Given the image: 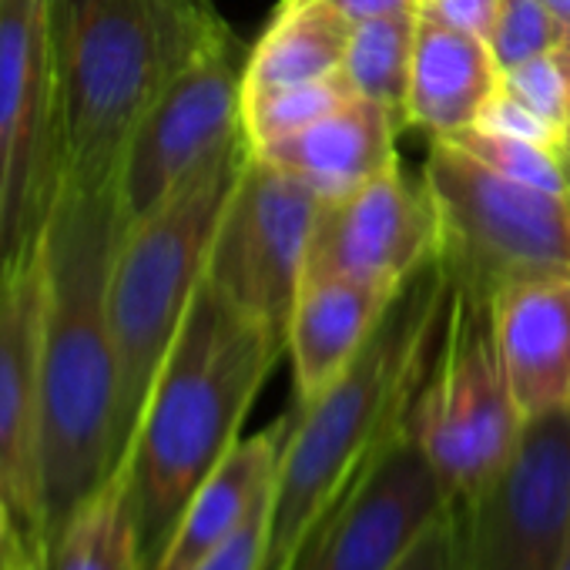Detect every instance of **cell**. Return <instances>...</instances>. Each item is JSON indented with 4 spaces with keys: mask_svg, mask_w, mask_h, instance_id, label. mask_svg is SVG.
<instances>
[{
    "mask_svg": "<svg viewBox=\"0 0 570 570\" xmlns=\"http://www.w3.org/2000/svg\"><path fill=\"white\" fill-rule=\"evenodd\" d=\"M433 255L436 218L423 181L413 185L393 161L356 191L320 205L303 278L346 275L403 285Z\"/></svg>",
    "mask_w": 570,
    "mask_h": 570,
    "instance_id": "cell-13",
    "label": "cell"
},
{
    "mask_svg": "<svg viewBox=\"0 0 570 570\" xmlns=\"http://www.w3.org/2000/svg\"><path fill=\"white\" fill-rule=\"evenodd\" d=\"M61 191L45 0H0V289L31 272Z\"/></svg>",
    "mask_w": 570,
    "mask_h": 570,
    "instance_id": "cell-8",
    "label": "cell"
},
{
    "mask_svg": "<svg viewBox=\"0 0 570 570\" xmlns=\"http://www.w3.org/2000/svg\"><path fill=\"white\" fill-rule=\"evenodd\" d=\"M333 8H340L353 24L373 21V18H393V14H410L420 8V0H330Z\"/></svg>",
    "mask_w": 570,
    "mask_h": 570,
    "instance_id": "cell-31",
    "label": "cell"
},
{
    "mask_svg": "<svg viewBox=\"0 0 570 570\" xmlns=\"http://www.w3.org/2000/svg\"><path fill=\"white\" fill-rule=\"evenodd\" d=\"M463 507V570H560L570 547V410L530 416Z\"/></svg>",
    "mask_w": 570,
    "mask_h": 570,
    "instance_id": "cell-10",
    "label": "cell"
},
{
    "mask_svg": "<svg viewBox=\"0 0 570 570\" xmlns=\"http://www.w3.org/2000/svg\"><path fill=\"white\" fill-rule=\"evenodd\" d=\"M420 4H426V0H420Z\"/></svg>",
    "mask_w": 570,
    "mask_h": 570,
    "instance_id": "cell-39",
    "label": "cell"
},
{
    "mask_svg": "<svg viewBox=\"0 0 570 570\" xmlns=\"http://www.w3.org/2000/svg\"><path fill=\"white\" fill-rule=\"evenodd\" d=\"M61 185H118L128 141L175 75L228 24L215 0H45Z\"/></svg>",
    "mask_w": 570,
    "mask_h": 570,
    "instance_id": "cell-4",
    "label": "cell"
},
{
    "mask_svg": "<svg viewBox=\"0 0 570 570\" xmlns=\"http://www.w3.org/2000/svg\"><path fill=\"white\" fill-rule=\"evenodd\" d=\"M396 293L400 285L346 275H309L299 282L289 330H285L296 406L313 403L353 363Z\"/></svg>",
    "mask_w": 570,
    "mask_h": 570,
    "instance_id": "cell-16",
    "label": "cell"
},
{
    "mask_svg": "<svg viewBox=\"0 0 570 570\" xmlns=\"http://www.w3.org/2000/svg\"><path fill=\"white\" fill-rule=\"evenodd\" d=\"M21 527H18V517L14 510L8 507V500L0 497V570H11L14 563V553L21 547Z\"/></svg>",
    "mask_w": 570,
    "mask_h": 570,
    "instance_id": "cell-32",
    "label": "cell"
},
{
    "mask_svg": "<svg viewBox=\"0 0 570 570\" xmlns=\"http://www.w3.org/2000/svg\"><path fill=\"white\" fill-rule=\"evenodd\" d=\"M121 238L118 185H61L41 245L38 537L41 557L121 463L118 353L108 285Z\"/></svg>",
    "mask_w": 570,
    "mask_h": 570,
    "instance_id": "cell-1",
    "label": "cell"
},
{
    "mask_svg": "<svg viewBox=\"0 0 570 570\" xmlns=\"http://www.w3.org/2000/svg\"><path fill=\"white\" fill-rule=\"evenodd\" d=\"M560 155H570V118H567V128H563V145H560Z\"/></svg>",
    "mask_w": 570,
    "mask_h": 570,
    "instance_id": "cell-35",
    "label": "cell"
},
{
    "mask_svg": "<svg viewBox=\"0 0 570 570\" xmlns=\"http://www.w3.org/2000/svg\"><path fill=\"white\" fill-rule=\"evenodd\" d=\"M560 161H563V171H567V181H570V155H560Z\"/></svg>",
    "mask_w": 570,
    "mask_h": 570,
    "instance_id": "cell-37",
    "label": "cell"
},
{
    "mask_svg": "<svg viewBox=\"0 0 570 570\" xmlns=\"http://www.w3.org/2000/svg\"><path fill=\"white\" fill-rule=\"evenodd\" d=\"M353 85L346 81V75H330L309 85H296V88H278L272 95H262L255 101H248L242 108V131L248 148H262L272 141H282L289 135L306 131L309 125H316L320 118H326L330 111H336L340 105H346L353 98Z\"/></svg>",
    "mask_w": 570,
    "mask_h": 570,
    "instance_id": "cell-23",
    "label": "cell"
},
{
    "mask_svg": "<svg viewBox=\"0 0 570 570\" xmlns=\"http://www.w3.org/2000/svg\"><path fill=\"white\" fill-rule=\"evenodd\" d=\"M497 4L500 0H426V4L416 8V14L490 41L493 21H497Z\"/></svg>",
    "mask_w": 570,
    "mask_h": 570,
    "instance_id": "cell-30",
    "label": "cell"
},
{
    "mask_svg": "<svg viewBox=\"0 0 570 570\" xmlns=\"http://www.w3.org/2000/svg\"><path fill=\"white\" fill-rule=\"evenodd\" d=\"M446 141H453L456 148H463L466 155H473L476 161H483L487 168H493L497 175H503L510 181L543 188V191H560V195L570 191L560 155L543 145L503 138L493 131H480V128H463V131L450 135Z\"/></svg>",
    "mask_w": 570,
    "mask_h": 570,
    "instance_id": "cell-24",
    "label": "cell"
},
{
    "mask_svg": "<svg viewBox=\"0 0 570 570\" xmlns=\"http://www.w3.org/2000/svg\"><path fill=\"white\" fill-rule=\"evenodd\" d=\"M560 570H570V547H567V553H563V563H560Z\"/></svg>",
    "mask_w": 570,
    "mask_h": 570,
    "instance_id": "cell-38",
    "label": "cell"
},
{
    "mask_svg": "<svg viewBox=\"0 0 570 570\" xmlns=\"http://www.w3.org/2000/svg\"><path fill=\"white\" fill-rule=\"evenodd\" d=\"M563 31L547 11L543 0H500L490 31V55L500 71L560 48Z\"/></svg>",
    "mask_w": 570,
    "mask_h": 570,
    "instance_id": "cell-25",
    "label": "cell"
},
{
    "mask_svg": "<svg viewBox=\"0 0 570 570\" xmlns=\"http://www.w3.org/2000/svg\"><path fill=\"white\" fill-rule=\"evenodd\" d=\"M31 570H145L121 470H115L111 480L68 520L41 557L35 553Z\"/></svg>",
    "mask_w": 570,
    "mask_h": 570,
    "instance_id": "cell-21",
    "label": "cell"
},
{
    "mask_svg": "<svg viewBox=\"0 0 570 570\" xmlns=\"http://www.w3.org/2000/svg\"><path fill=\"white\" fill-rule=\"evenodd\" d=\"M353 21L330 0H282L242 71V108L278 88L343 71Z\"/></svg>",
    "mask_w": 570,
    "mask_h": 570,
    "instance_id": "cell-20",
    "label": "cell"
},
{
    "mask_svg": "<svg viewBox=\"0 0 570 570\" xmlns=\"http://www.w3.org/2000/svg\"><path fill=\"white\" fill-rule=\"evenodd\" d=\"M500 88L563 135L570 118V58L560 48L500 71Z\"/></svg>",
    "mask_w": 570,
    "mask_h": 570,
    "instance_id": "cell-26",
    "label": "cell"
},
{
    "mask_svg": "<svg viewBox=\"0 0 570 570\" xmlns=\"http://www.w3.org/2000/svg\"><path fill=\"white\" fill-rule=\"evenodd\" d=\"M403 125L376 101L353 95L299 135L255 148L258 158L303 178L323 202L343 198L396 161Z\"/></svg>",
    "mask_w": 570,
    "mask_h": 570,
    "instance_id": "cell-18",
    "label": "cell"
},
{
    "mask_svg": "<svg viewBox=\"0 0 570 570\" xmlns=\"http://www.w3.org/2000/svg\"><path fill=\"white\" fill-rule=\"evenodd\" d=\"M282 353V336L202 278L118 463L145 570H158L191 493L242 440V423Z\"/></svg>",
    "mask_w": 570,
    "mask_h": 570,
    "instance_id": "cell-2",
    "label": "cell"
},
{
    "mask_svg": "<svg viewBox=\"0 0 570 570\" xmlns=\"http://www.w3.org/2000/svg\"><path fill=\"white\" fill-rule=\"evenodd\" d=\"M31 560H35V553H31L28 540L21 537V547H18V553H14V563H11V570H31Z\"/></svg>",
    "mask_w": 570,
    "mask_h": 570,
    "instance_id": "cell-34",
    "label": "cell"
},
{
    "mask_svg": "<svg viewBox=\"0 0 570 570\" xmlns=\"http://www.w3.org/2000/svg\"><path fill=\"white\" fill-rule=\"evenodd\" d=\"M547 4V11L553 14V21L560 24V31H563V38L570 35V0H543Z\"/></svg>",
    "mask_w": 570,
    "mask_h": 570,
    "instance_id": "cell-33",
    "label": "cell"
},
{
    "mask_svg": "<svg viewBox=\"0 0 570 570\" xmlns=\"http://www.w3.org/2000/svg\"><path fill=\"white\" fill-rule=\"evenodd\" d=\"M497 88L500 65L483 38L420 18L406 91V128H420L430 138H450L473 128L483 101Z\"/></svg>",
    "mask_w": 570,
    "mask_h": 570,
    "instance_id": "cell-19",
    "label": "cell"
},
{
    "mask_svg": "<svg viewBox=\"0 0 570 570\" xmlns=\"http://www.w3.org/2000/svg\"><path fill=\"white\" fill-rule=\"evenodd\" d=\"M393 570H463V507L453 500Z\"/></svg>",
    "mask_w": 570,
    "mask_h": 570,
    "instance_id": "cell-29",
    "label": "cell"
},
{
    "mask_svg": "<svg viewBox=\"0 0 570 570\" xmlns=\"http://www.w3.org/2000/svg\"><path fill=\"white\" fill-rule=\"evenodd\" d=\"M38 360L41 258L0 289V497L28 547L38 537Z\"/></svg>",
    "mask_w": 570,
    "mask_h": 570,
    "instance_id": "cell-14",
    "label": "cell"
},
{
    "mask_svg": "<svg viewBox=\"0 0 570 570\" xmlns=\"http://www.w3.org/2000/svg\"><path fill=\"white\" fill-rule=\"evenodd\" d=\"M493 336L520 420L570 410V275L493 293Z\"/></svg>",
    "mask_w": 570,
    "mask_h": 570,
    "instance_id": "cell-15",
    "label": "cell"
},
{
    "mask_svg": "<svg viewBox=\"0 0 570 570\" xmlns=\"http://www.w3.org/2000/svg\"><path fill=\"white\" fill-rule=\"evenodd\" d=\"M560 51H563V55H567V58H570V35H567V38H563V41H560Z\"/></svg>",
    "mask_w": 570,
    "mask_h": 570,
    "instance_id": "cell-36",
    "label": "cell"
},
{
    "mask_svg": "<svg viewBox=\"0 0 570 570\" xmlns=\"http://www.w3.org/2000/svg\"><path fill=\"white\" fill-rule=\"evenodd\" d=\"M323 198L255 151L218 222L205 278L242 313L285 340Z\"/></svg>",
    "mask_w": 570,
    "mask_h": 570,
    "instance_id": "cell-9",
    "label": "cell"
},
{
    "mask_svg": "<svg viewBox=\"0 0 570 570\" xmlns=\"http://www.w3.org/2000/svg\"><path fill=\"white\" fill-rule=\"evenodd\" d=\"M473 128L493 131V135H503V138L533 141V145H543V148H550V151H557V155H560V145H563V135H560L550 121H543L537 111H530L523 101H517V98H513L510 91H503V88H497V91L483 101V108H480Z\"/></svg>",
    "mask_w": 570,
    "mask_h": 570,
    "instance_id": "cell-28",
    "label": "cell"
},
{
    "mask_svg": "<svg viewBox=\"0 0 570 570\" xmlns=\"http://www.w3.org/2000/svg\"><path fill=\"white\" fill-rule=\"evenodd\" d=\"M453 503L406 420L380 443L296 570H393Z\"/></svg>",
    "mask_w": 570,
    "mask_h": 570,
    "instance_id": "cell-12",
    "label": "cell"
},
{
    "mask_svg": "<svg viewBox=\"0 0 570 570\" xmlns=\"http://www.w3.org/2000/svg\"><path fill=\"white\" fill-rule=\"evenodd\" d=\"M423 191L450 278L493 296L523 278L570 275V191L510 181L446 138H430Z\"/></svg>",
    "mask_w": 570,
    "mask_h": 570,
    "instance_id": "cell-6",
    "label": "cell"
},
{
    "mask_svg": "<svg viewBox=\"0 0 570 570\" xmlns=\"http://www.w3.org/2000/svg\"><path fill=\"white\" fill-rule=\"evenodd\" d=\"M293 430V410L252 436H242L222 463L202 480L181 510L175 533L158 560V570H191L215 547H222L252 513V507L275 487L278 460Z\"/></svg>",
    "mask_w": 570,
    "mask_h": 570,
    "instance_id": "cell-17",
    "label": "cell"
},
{
    "mask_svg": "<svg viewBox=\"0 0 570 570\" xmlns=\"http://www.w3.org/2000/svg\"><path fill=\"white\" fill-rule=\"evenodd\" d=\"M520 423L497 353L493 296L450 278L443 333L406 426L450 497L470 503L507 463Z\"/></svg>",
    "mask_w": 570,
    "mask_h": 570,
    "instance_id": "cell-7",
    "label": "cell"
},
{
    "mask_svg": "<svg viewBox=\"0 0 570 570\" xmlns=\"http://www.w3.org/2000/svg\"><path fill=\"white\" fill-rule=\"evenodd\" d=\"M272 490L252 507V513L245 517V523L222 547H215L202 563H195L191 570H265V560H268Z\"/></svg>",
    "mask_w": 570,
    "mask_h": 570,
    "instance_id": "cell-27",
    "label": "cell"
},
{
    "mask_svg": "<svg viewBox=\"0 0 570 570\" xmlns=\"http://www.w3.org/2000/svg\"><path fill=\"white\" fill-rule=\"evenodd\" d=\"M245 48L225 28L158 95L118 171L121 228L158 208L212 151L242 131Z\"/></svg>",
    "mask_w": 570,
    "mask_h": 570,
    "instance_id": "cell-11",
    "label": "cell"
},
{
    "mask_svg": "<svg viewBox=\"0 0 570 570\" xmlns=\"http://www.w3.org/2000/svg\"><path fill=\"white\" fill-rule=\"evenodd\" d=\"M245 131L212 151L158 208L121 228L108 320L118 353V436L131 443L148 393L205 278L225 205L248 161Z\"/></svg>",
    "mask_w": 570,
    "mask_h": 570,
    "instance_id": "cell-5",
    "label": "cell"
},
{
    "mask_svg": "<svg viewBox=\"0 0 570 570\" xmlns=\"http://www.w3.org/2000/svg\"><path fill=\"white\" fill-rule=\"evenodd\" d=\"M450 272L433 255L393 296L366 346L306 406H293L268 520L265 570H296L380 443L406 420L436 353Z\"/></svg>",
    "mask_w": 570,
    "mask_h": 570,
    "instance_id": "cell-3",
    "label": "cell"
},
{
    "mask_svg": "<svg viewBox=\"0 0 570 570\" xmlns=\"http://www.w3.org/2000/svg\"><path fill=\"white\" fill-rule=\"evenodd\" d=\"M420 14H393L353 24L343 75L360 98L383 105L406 128V91Z\"/></svg>",
    "mask_w": 570,
    "mask_h": 570,
    "instance_id": "cell-22",
    "label": "cell"
}]
</instances>
